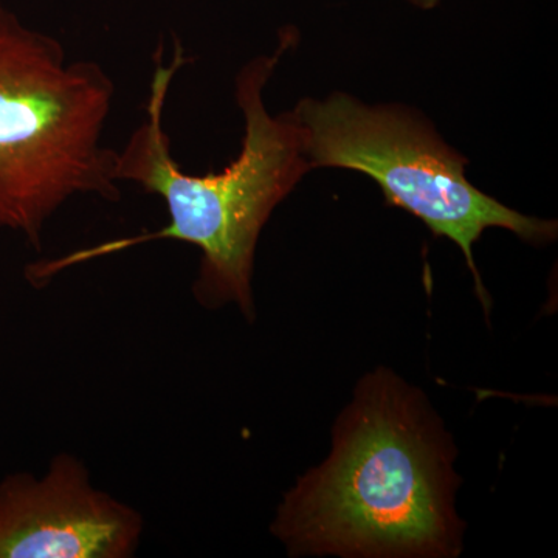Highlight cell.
Segmentation results:
<instances>
[{"instance_id": "cell-1", "label": "cell", "mask_w": 558, "mask_h": 558, "mask_svg": "<svg viewBox=\"0 0 558 558\" xmlns=\"http://www.w3.org/2000/svg\"><path fill=\"white\" fill-rule=\"evenodd\" d=\"M292 43L288 36L274 54L258 57L241 70L236 100L244 113L245 134L240 156L222 171L204 175L182 170L165 130L168 94L175 73L186 64L185 51L175 39L172 60L165 64L161 49L157 50L146 119L117 150L116 178L160 197L170 220L153 233L102 242L33 264L27 269L28 281L40 284L76 264L145 242H185L201 252L193 292L202 306L236 304L245 317H255L252 278L260 231L274 209L312 170L292 110L271 116L264 102V89Z\"/></svg>"}, {"instance_id": "cell-2", "label": "cell", "mask_w": 558, "mask_h": 558, "mask_svg": "<svg viewBox=\"0 0 558 558\" xmlns=\"http://www.w3.org/2000/svg\"><path fill=\"white\" fill-rule=\"evenodd\" d=\"M451 453L416 389L377 371L340 417L328 461L289 492L271 529L293 554L453 556Z\"/></svg>"}, {"instance_id": "cell-3", "label": "cell", "mask_w": 558, "mask_h": 558, "mask_svg": "<svg viewBox=\"0 0 558 558\" xmlns=\"http://www.w3.org/2000/svg\"><path fill=\"white\" fill-rule=\"evenodd\" d=\"M113 98L100 64L70 60L0 3V230L39 248L68 202L120 199L117 150L105 143Z\"/></svg>"}, {"instance_id": "cell-4", "label": "cell", "mask_w": 558, "mask_h": 558, "mask_svg": "<svg viewBox=\"0 0 558 558\" xmlns=\"http://www.w3.org/2000/svg\"><path fill=\"white\" fill-rule=\"evenodd\" d=\"M292 113L311 168L369 175L389 205L416 216L436 236L453 241L468 259L484 307L487 293L473 259V244L484 231L498 227L534 244L556 240V222L521 215L472 185L465 174L468 159L407 109L333 94L325 100H301Z\"/></svg>"}, {"instance_id": "cell-5", "label": "cell", "mask_w": 558, "mask_h": 558, "mask_svg": "<svg viewBox=\"0 0 558 558\" xmlns=\"http://www.w3.org/2000/svg\"><path fill=\"white\" fill-rule=\"evenodd\" d=\"M142 532L137 510L95 487L72 454L43 476L0 481V558H128Z\"/></svg>"}, {"instance_id": "cell-6", "label": "cell", "mask_w": 558, "mask_h": 558, "mask_svg": "<svg viewBox=\"0 0 558 558\" xmlns=\"http://www.w3.org/2000/svg\"><path fill=\"white\" fill-rule=\"evenodd\" d=\"M409 2L413 3V5L421 7V9L428 10L438 5L440 0H409Z\"/></svg>"}]
</instances>
